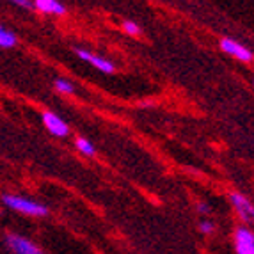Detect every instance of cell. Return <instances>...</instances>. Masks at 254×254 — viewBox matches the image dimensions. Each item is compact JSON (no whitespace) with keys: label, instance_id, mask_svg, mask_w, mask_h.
Returning <instances> with one entry per match:
<instances>
[{"label":"cell","instance_id":"6da1fadb","mask_svg":"<svg viewBox=\"0 0 254 254\" xmlns=\"http://www.w3.org/2000/svg\"><path fill=\"white\" fill-rule=\"evenodd\" d=\"M2 203L7 208L14 210V212L21 213V215H30V217H45L48 215V208L45 204L38 203L34 199H29L25 195H16V194H4L2 195Z\"/></svg>","mask_w":254,"mask_h":254},{"label":"cell","instance_id":"7a4b0ae2","mask_svg":"<svg viewBox=\"0 0 254 254\" xmlns=\"http://www.w3.org/2000/svg\"><path fill=\"white\" fill-rule=\"evenodd\" d=\"M5 246L13 254H45L30 238L18 233L5 235Z\"/></svg>","mask_w":254,"mask_h":254},{"label":"cell","instance_id":"3957f363","mask_svg":"<svg viewBox=\"0 0 254 254\" xmlns=\"http://www.w3.org/2000/svg\"><path fill=\"white\" fill-rule=\"evenodd\" d=\"M229 201L233 204L235 212L240 217V220L244 224H254V203L249 201L244 194L238 192H231L229 194Z\"/></svg>","mask_w":254,"mask_h":254},{"label":"cell","instance_id":"277c9868","mask_svg":"<svg viewBox=\"0 0 254 254\" xmlns=\"http://www.w3.org/2000/svg\"><path fill=\"white\" fill-rule=\"evenodd\" d=\"M41 121L52 135H55V137H68L69 135V125L66 123L61 116L52 112V110H45V112H43Z\"/></svg>","mask_w":254,"mask_h":254},{"label":"cell","instance_id":"5b68a950","mask_svg":"<svg viewBox=\"0 0 254 254\" xmlns=\"http://www.w3.org/2000/svg\"><path fill=\"white\" fill-rule=\"evenodd\" d=\"M237 254H254V231L247 226L237 228L233 235Z\"/></svg>","mask_w":254,"mask_h":254},{"label":"cell","instance_id":"8992f818","mask_svg":"<svg viewBox=\"0 0 254 254\" xmlns=\"http://www.w3.org/2000/svg\"><path fill=\"white\" fill-rule=\"evenodd\" d=\"M76 55H78V59L85 61V63H89L93 68H96L98 71L102 73H112L114 71V64L110 63L109 59L102 57V55H96L89 50H84V48H76Z\"/></svg>","mask_w":254,"mask_h":254},{"label":"cell","instance_id":"52a82bcc","mask_svg":"<svg viewBox=\"0 0 254 254\" xmlns=\"http://www.w3.org/2000/svg\"><path fill=\"white\" fill-rule=\"evenodd\" d=\"M220 48L228 55H231V57H235V59H238V61H244V63H251V61L254 59L253 52L244 47V45H240L238 41H235V39L224 38L220 41Z\"/></svg>","mask_w":254,"mask_h":254},{"label":"cell","instance_id":"ba28073f","mask_svg":"<svg viewBox=\"0 0 254 254\" xmlns=\"http://www.w3.org/2000/svg\"><path fill=\"white\" fill-rule=\"evenodd\" d=\"M32 2H34V7L39 13L57 14V16L66 13V7H64V4H61L59 0H32Z\"/></svg>","mask_w":254,"mask_h":254},{"label":"cell","instance_id":"9c48e42d","mask_svg":"<svg viewBox=\"0 0 254 254\" xmlns=\"http://www.w3.org/2000/svg\"><path fill=\"white\" fill-rule=\"evenodd\" d=\"M16 43H18L16 36L0 23V48H13L16 47Z\"/></svg>","mask_w":254,"mask_h":254},{"label":"cell","instance_id":"30bf717a","mask_svg":"<svg viewBox=\"0 0 254 254\" xmlns=\"http://www.w3.org/2000/svg\"><path fill=\"white\" fill-rule=\"evenodd\" d=\"M76 144V149L82 153V155H87V157H93L94 153H96V148L93 146V142L87 139H84V137H78V139L75 140Z\"/></svg>","mask_w":254,"mask_h":254},{"label":"cell","instance_id":"8fae6325","mask_svg":"<svg viewBox=\"0 0 254 254\" xmlns=\"http://www.w3.org/2000/svg\"><path fill=\"white\" fill-rule=\"evenodd\" d=\"M55 89L59 91L61 94H73L75 93V85L71 84L69 80H64V78H57V80L54 82Z\"/></svg>","mask_w":254,"mask_h":254},{"label":"cell","instance_id":"7c38bea8","mask_svg":"<svg viewBox=\"0 0 254 254\" xmlns=\"http://www.w3.org/2000/svg\"><path fill=\"white\" fill-rule=\"evenodd\" d=\"M199 231L203 235H206V237H210V235H213V231H215V224H213L212 220H201Z\"/></svg>","mask_w":254,"mask_h":254},{"label":"cell","instance_id":"4fadbf2b","mask_svg":"<svg viewBox=\"0 0 254 254\" xmlns=\"http://www.w3.org/2000/svg\"><path fill=\"white\" fill-rule=\"evenodd\" d=\"M123 29L127 30V32H128L130 36H137V34L140 32V27L137 25L135 21H130V20L125 21V23H123Z\"/></svg>","mask_w":254,"mask_h":254},{"label":"cell","instance_id":"5bb4252c","mask_svg":"<svg viewBox=\"0 0 254 254\" xmlns=\"http://www.w3.org/2000/svg\"><path fill=\"white\" fill-rule=\"evenodd\" d=\"M11 4H14V5H18V7H21V9H32L34 7V2L32 0H9Z\"/></svg>","mask_w":254,"mask_h":254},{"label":"cell","instance_id":"9a60e30c","mask_svg":"<svg viewBox=\"0 0 254 254\" xmlns=\"http://www.w3.org/2000/svg\"><path fill=\"white\" fill-rule=\"evenodd\" d=\"M210 212H212V208H210V204L208 203H204V201L197 203V213H201V215H208Z\"/></svg>","mask_w":254,"mask_h":254}]
</instances>
